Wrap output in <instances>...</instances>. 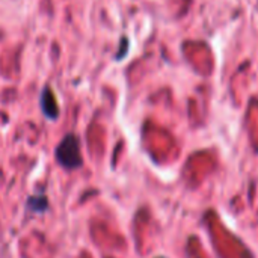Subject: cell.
I'll list each match as a JSON object with an SVG mask.
<instances>
[{"instance_id":"cell-2","label":"cell","mask_w":258,"mask_h":258,"mask_svg":"<svg viewBox=\"0 0 258 258\" xmlns=\"http://www.w3.org/2000/svg\"><path fill=\"white\" fill-rule=\"evenodd\" d=\"M41 104H42L44 113L47 116H50V118L57 116V106H56V101H54V97H53V92H51L50 88L44 89L42 97H41Z\"/></svg>"},{"instance_id":"cell-1","label":"cell","mask_w":258,"mask_h":258,"mask_svg":"<svg viewBox=\"0 0 258 258\" xmlns=\"http://www.w3.org/2000/svg\"><path fill=\"white\" fill-rule=\"evenodd\" d=\"M57 157L63 166L73 168L80 165V156H79V144L76 136L70 135L63 139V142L57 148Z\"/></svg>"}]
</instances>
